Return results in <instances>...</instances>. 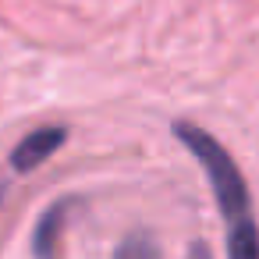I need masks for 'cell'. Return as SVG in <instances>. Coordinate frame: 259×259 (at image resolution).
Masks as SVG:
<instances>
[{
    "label": "cell",
    "mask_w": 259,
    "mask_h": 259,
    "mask_svg": "<svg viewBox=\"0 0 259 259\" xmlns=\"http://www.w3.org/2000/svg\"><path fill=\"white\" fill-rule=\"evenodd\" d=\"M174 135L202 163V170L213 185V195H217V206H220V217L227 227V259H259V224L252 213L248 185H245L234 156L209 132H202L188 121L174 124Z\"/></svg>",
    "instance_id": "obj_1"
},
{
    "label": "cell",
    "mask_w": 259,
    "mask_h": 259,
    "mask_svg": "<svg viewBox=\"0 0 259 259\" xmlns=\"http://www.w3.org/2000/svg\"><path fill=\"white\" fill-rule=\"evenodd\" d=\"M64 139H68V128H57V124H50V128H36L32 135H25V139L15 146V153H11V167H15L18 174L36 170L39 163H47V160L64 146Z\"/></svg>",
    "instance_id": "obj_2"
},
{
    "label": "cell",
    "mask_w": 259,
    "mask_h": 259,
    "mask_svg": "<svg viewBox=\"0 0 259 259\" xmlns=\"http://www.w3.org/2000/svg\"><path fill=\"white\" fill-rule=\"evenodd\" d=\"M64 213H68V202H57L54 209H47L36 224V234H32V252L36 259H54V241H57V231L64 224Z\"/></svg>",
    "instance_id": "obj_3"
},
{
    "label": "cell",
    "mask_w": 259,
    "mask_h": 259,
    "mask_svg": "<svg viewBox=\"0 0 259 259\" xmlns=\"http://www.w3.org/2000/svg\"><path fill=\"white\" fill-rule=\"evenodd\" d=\"M114 259H160V248H156V241H153L149 234L135 231V234H128V238L117 245Z\"/></svg>",
    "instance_id": "obj_4"
},
{
    "label": "cell",
    "mask_w": 259,
    "mask_h": 259,
    "mask_svg": "<svg viewBox=\"0 0 259 259\" xmlns=\"http://www.w3.org/2000/svg\"><path fill=\"white\" fill-rule=\"evenodd\" d=\"M185 259H213V255H209V248H206L202 241H195V245L188 248V255H185Z\"/></svg>",
    "instance_id": "obj_5"
},
{
    "label": "cell",
    "mask_w": 259,
    "mask_h": 259,
    "mask_svg": "<svg viewBox=\"0 0 259 259\" xmlns=\"http://www.w3.org/2000/svg\"><path fill=\"white\" fill-rule=\"evenodd\" d=\"M0 199H4V188H0Z\"/></svg>",
    "instance_id": "obj_6"
}]
</instances>
